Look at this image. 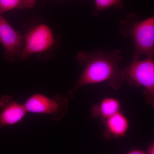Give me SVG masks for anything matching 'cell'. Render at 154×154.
<instances>
[{"label": "cell", "instance_id": "cell-1", "mask_svg": "<svg viewBox=\"0 0 154 154\" xmlns=\"http://www.w3.org/2000/svg\"><path fill=\"white\" fill-rule=\"evenodd\" d=\"M76 59L78 63L84 66V69L74 85L68 91L72 100L77 90L87 85L106 82L115 90L123 85L124 82L119 67L123 57L119 49L106 53L102 49L92 52L82 51L78 53Z\"/></svg>", "mask_w": 154, "mask_h": 154}, {"label": "cell", "instance_id": "cell-2", "mask_svg": "<svg viewBox=\"0 0 154 154\" xmlns=\"http://www.w3.org/2000/svg\"><path fill=\"white\" fill-rule=\"evenodd\" d=\"M119 31L125 37H131L133 40L134 51L132 61L139 60L141 55L153 58V17L140 21L137 15L129 13L119 22Z\"/></svg>", "mask_w": 154, "mask_h": 154}, {"label": "cell", "instance_id": "cell-3", "mask_svg": "<svg viewBox=\"0 0 154 154\" xmlns=\"http://www.w3.org/2000/svg\"><path fill=\"white\" fill-rule=\"evenodd\" d=\"M122 76L129 86L143 88V94L149 105L154 107V61L146 57L142 60L131 61L121 69Z\"/></svg>", "mask_w": 154, "mask_h": 154}, {"label": "cell", "instance_id": "cell-4", "mask_svg": "<svg viewBox=\"0 0 154 154\" xmlns=\"http://www.w3.org/2000/svg\"><path fill=\"white\" fill-rule=\"evenodd\" d=\"M23 104L28 113L49 115L54 121H59L66 114L69 99L59 94L50 98L36 93L30 96Z\"/></svg>", "mask_w": 154, "mask_h": 154}, {"label": "cell", "instance_id": "cell-5", "mask_svg": "<svg viewBox=\"0 0 154 154\" xmlns=\"http://www.w3.org/2000/svg\"><path fill=\"white\" fill-rule=\"evenodd\" d=\"M23 36L24 46L20 57L21 60L34 54L48 51L55 44L52 30L45 24L33 27Z\"/></svg>", "mask_w": 154, "mask_h": 154}, {"label": "cell", "instance_id": "cell-6", "mask_svg": "<svg viewBox=\"0 0 154 154\" xmlns=\"http://www.w3.org/2000/svg\"><path fill=\"white\" fill-rule=\"evenodd\" d=\"M0 42L5 49L4 60L14 62L20 58L24 46V36L13 28L0 14Z\"/></svg>", "mask_w": 154, "mask_h": 154}, {"label": "cell", "instance_id": "cell-7", "mask_svg": "<svg viewBox=\"0 0 154 154\" xmlns=\"http://www.w3.org/2000/svg\"><path fill=\"white\" fill-rule=\"evenodd\" d=\"M0 128L17 124L28 113L24 104L18 103L8 95L0 99Z\"/></svg>", "mask_w": 154, "mask_h": 154}, {"label": "cell", "instance_id": "cell-8", "mask_svg": "<svg viewBox=\"0 0 154 154\" xmlns=\"http://www.w3.org/2000/svg\"><path fill=\"white\" fill-rule=\"evenodd\" d=\"M102 121L105 127L103 137L107 140L124 137L130 127L129 120L121 110Z\"/></svg>", "mask_w": 154, "mask_h": 154}, {"label": "cell", "instance_id": "cell-9", "mask_svg": "<svg viewBox=\"0 0 154 154\" xmlns=\"http://www.w3.org/2000/svg\"><path fill=\"white\" fill-rule=\"evenodd\" d=\"M120 108L119 100L113 97H106L99 104L93 105L91 109V116L94 119H105L120 111Z\"/></svg>", "mask_w": 154, "mask_h": 154}, {"label": "cell", "instance_id": "cell-10", "mask_svg": "<svg viewBox=\"0 0 154 154\" xmlns=\"http://www.w3.org/2000/svg\"><path fill=\"white\" fill-rule=\"evenodd\" d=\"M37 0H0V14L14 9L32 8Z\"/></svg>", "mask_w": 154, "mask_h": 154}, {"label": "cell", "instance_id": "cell-11", "mask_svg": "<svg viewBox=\"0 0 154 154\" xmlns=\"http://www.w3.org/2000/svg\"><path fill=\"white\" fill-rule=\"evenodd\" d=\"M111 8L122 9L124 8L122 0H94V7L92 14L95 17L99 16L102 11Z\"/></svg>", "mask_w": 154, "mask_h": 154}, {"label": "cell", "instance_id": "cell-12", "mask_svg": "<svg viewBox=\"0 0 154 154\" xmlns=\"http://www.w3.org/2000/svg\"><path fill=\"white\" fill-rule=\"evenodd\" d=\"M146 154H154V143L153 142L149 144L146 150L145 151Z\"/></svg>", "mask_w": 154, "mask_h": 154}, {"label": "cell", "instance_id": "cell-13", "mask_svg": "<svg viewBox=\"0 0 154 154\" xmlns=\"http://www.w3.org/2000/svg\"><path fill=\"white\" fill-rule=\"evenodd\" d=\"M126 154H146L145 151L134 149L130 151Z\"/></svg>", "mask_w": 154, "mask_h": 154}]
</instances>
